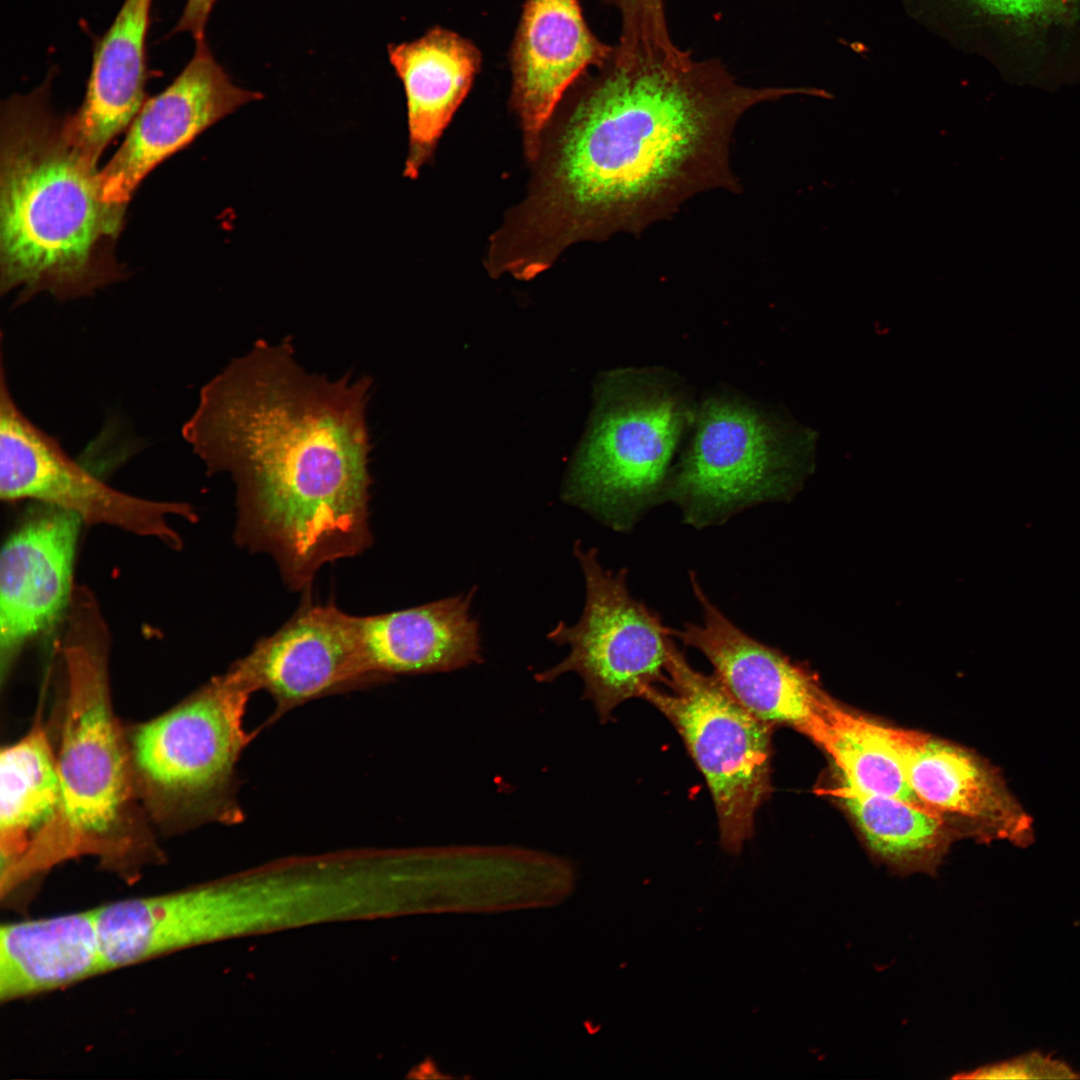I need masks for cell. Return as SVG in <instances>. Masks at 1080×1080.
Returning <instances> with one entry per match:
<instances>
[{
	"label": "cell",
	"instance_id": "cell-19",
	"mask_svg": "<svg viewBox=\"0 0 1080 1080\" xmlns=\"http://www.w3.org/2000/svg\"><path fill=\"white\" fill-rule=\"evenodd\" d=\"M474 593L475 588L417 607L360 616L373 672L384 681L481 663L479 623L470 614Z\"/></svg>",
	"mask_w": 1080,
	"mask_h": 1080
},
{
	"label": "cell",
	"instance_id": "cell-18",
	"mask_svg": "<svg viewBox=\"0 0 1080 1080\" xmlns=\"http://www.w3.org/2000/svg\"><path fill=\"white\" fill-rule=\"evenodd\" d=\"M152 0H124L93 48L86 92L65 119L73 142L93 162L131 122L146 101V36Z\"/></svg>",
	"mask_w": 1080,
	"mask_h": 1080
},
{
	"label": "cell",
	"instance_id": "cell-15",
	"mask_svg": "<svg viewBox=\"0 0 1080 1080\" xmlns=\"http://www.w3.org/2000/svg\"><path fill=\"white\" fill-rule=\"evenodd\" d=\"M692 592L700 622H687L673 637L699 651L725 689L750 713L771 725H787L810 738L825 699L811 675L776 649L735 625L708 597L696 573Z\"/></svg>",
	"mask_w": 1080,
	"mask_h": 1080
},
{
	"label": "cell",
	"instance_id": "cell-8",
	"mask_svg": "<svg viewBox=\"0 0 1080 1080\" xmlns=\"http://www.w3.org/2000/svg\"><path fill=\"white\" fill-rule=\"evenodd\" d=\"M666 681L641 697L673 725L703 775L714 803L720 844L738 853L754 833L755 814L771 794L772 726L743 707L716 675L691 666L673 641Z\"/></svg>",
	"mask_w": 1080,
	"mask_h": 1080
},
{
	"label": "cell",
	"instance_id": "cell-5",
	"mask_svg": "<svg viewBox=\"0 0 1080 1080\" xmlns=\"http://www.w3.org/2000/svg\"><path fill=\"white\" fill-rule=\"evenodd\" d=\"M697 405L691 387L670 369L628 367L605 373L564 497L616 531L631 529L665 502Z\"/></svg>",
	"mask_w": 1080,
	"mask_h": 1080
},
{
	"label": "cell",
	"instance_id": "cell-4",
	"mask_svg": "<svg viewBox=\"0 0 1080 1080\" xmlns=\"http://www.w3.org/2000/svg\"><path fill=\"white\" fill-rule=\"evenodd\" d=\"M50 79L1 106L0 292L65 301L122 280L114 256L127 207L106 203L97 163L52 111Z\"/></svg>",
	"mask_w": 1080,
	"mask_h": 1080
},
{
	"label": "cell",
	"instance_id": "cell-16",
	"mask_svg": "<svg viewBox=\"0 0 1080 1080\" xmlns=\"http://www.w3.org/2000/svg\"><path fill=\"white\" fill-rule=\"evenodd\" d=\"M612 52L591 33L578 0H526L513 48V100L531 157L566 89Z\"/></svg>",
	"mask_w": 1080,
	"mask_h": 1080
},
{
	"label": "cell",
	"instance_id": "cell-1",
	"mask_svg": "<svg viewBox=\"0 0 1080 1080\" xmlns=\"http://www.w3.org/2000/svg\"><path fill=\"white\" fill-rule=\"evenodd\" d=\"M578 100L519 222L520 254L544 268L566 245L641 233L693 195L739 191L732 132L751 107L807 87L744 86L674 43L620 41Z\"/></svg>",
	"mask_w": 1080,
	"mask_h": 1080
},
{
	"label": "cell",
	"instance_id": "cell-20",
	"mask_svg": "<svg viewBox=\"0 0 1080 1080\" xmlns=\"http://www.w3.org/2000/svg\"><path fill=\"white\" fill-rule=\"evenodd\" d=\"M388 57L407 99L409 150L404 175L413 178L468 93L481 57L469 41L442 28L390 45Z\"/></svg>",
	"mask_w": 1080,
	"mask_h": 1080
},
{
	"label": "cell",
	"instance_id": "cell-25",
	"mask_svg": "<svg viewBox=\"0 0 1080 1080\" xmlns=\"http://www.w3.org/2000/svg\"><path fill=\"white\" fill-rule=\"evenodd\" d=\"M956 1078L969 1079H1071L1078 1078L1066 1064L1052 1060L1039 1053H1029L1005 1062L982 1066L974 1071L959 1074Z\"/></svg>",
	"mask_w": 1080,
	"mask_h": 1080
},
{
	"label": "cell",
	"instance_id": "cell-17",
	"mask_svg": "<svg viewBox=\"0 0 1080 1080\" xmlns=\"http://www.w3.org/2000/svg\"><path fill=\"white\" fill-rule=\"evenodd\" d=\"M886 731L910 788L924 805L969 819L986 838L1021 847L1032 842L1031 817L993 769L928 736L893 728Z\"/></svg>",
	"mask_w": 1080,
	"mask_h": 1080
},
{
	"label": "cell",
	"instance_id": "cell-2",
	"mask_svg": "<svg viewBox=\"0 0 1080 1080\" xmlns=\"http://www.w3.org/2000/svg\"><path fill=\"white\" fill-rule=\"evenodd\" d=\"M371 386L308 372L290 337L261 339L201 388L182 426L207 473L235 485L236 543L271 556L293 591L372 543Z\"/></svg>",
	"mask_w": 1080,
	"mask_h": 1080
},
{
	"label": "cell",
	"instance_id": "cell-13",
	"mask_svg": "<svg viewBox=\"0 0 1080 1080\" xmlns=\"http://www.w3.org/2000/svg\"><path fill=\"white\" fill-rule=\"evenodd\" d=\"M229 669L251 693L272 696V720L316 698L381 681L366 656L360 616L310 600Z\"/></svg>",
	"mask_w": 1080,
	"mask_h": 1080
},
{
	"label": "cell",
	"instance_id": "cell-6",
	"mask_svg": "<svg viewBox=\"0 0 1080 1080\" xmlns=\"http://www.w3.org/2000/svg\"><path fill=\"white\" fill-rule=\"evenodd\" d=\"M815 432L782 408L728 389L698 400L665 502L695 528L791 496L813 464Z\"/></svg>",
	"mask_w": 1080,
	"mask_h": 1080
},
{
	"label": "cell",
	"instance_id": "cell-7",
	"mask_svg": "<svg viewBox=\"0 0 1080 1080\" xmlns=\"http://www.w3.org/2000/svg\"><path fill=\"white\" fill-rule=\"evenodd\" d=\"M251 691L228 668L167 712L125 728L137 790L166 832L242 816L236 764L253 737L244 727Z\"/></svg>",
	"mask_w": 1080,
	"mask_h": 1080
},
{
	"label": "cell",
	"instance_id": "cell-3",
	"mask_svg": "<svg viewBox=\"0 0 1080 1080\" xmlns=\"http://www.w3.org/2000/svg\"><path fill=\"white\" fill-rule=\"evenodd\" d=\"M61 630L55 647L64 682L60 805L20 860L0 874L1 897L9 901L70 859L93 857L132 882L163 858L137 790L126 730L113 711L111 634L92 591L76 593Z\"/></svg>",
	"mask_w": 1080,
	"mask_h": 1080
},
{
	"label": "cell",
	"instance_id": "cell-26",
	"mask_svg": "<svg viewBox=\"0 0 1080 1080\" xmlns=\"http://www.w3.org/2000/svg\"><path fill=\"white\" fill-rule=\"evenodd\" d=\"M623 19L622 34L658 36L668 32L664 0H614Z\"/></svg>",
	"mask_w": 1080,
	"mask_h": 1080
},
{
	"label": "cell",
	"instance_id": "cell-22",
	"mask_svg": "<svg viewBox=\"0 0 1080 1080\" xmlns=\"http://www.w3.org/2000/svg\"><path fill=\"white\" fill-rule=\"evenodd\" d=\"M59 805L57 754L40 710L30 730L0 752V874L20 860Z\"/></svg>",
	"mask_w": 1080,
	"mask_h": 1080
},
{
	"label": "cell",
	"instance_id": "cell-9",
	"mask_svg": "<svg viewBox=\"0 0 1080 1080\" xmlns=\"http://www.w3.org/2000/svg\"><path fill=\"white\" fill-rule=\"evenodd\" d=\"M574 553L586 587L584 609L573 626L560 622L548 638L568 644L570 652L556 666L536 674L538 682H551L566 672L577 673L601 722L611 720L623 702L666 681V664L673 642L671 630L627 586V570L605 569L594 548L577 542Z\"/></svg>",
	"mask_w": 1080,
	"mask_h": 1080
},
{
	"label": "cell",
	"instance_id": "cell-24",
	"mask_svg": "<svg viewBox=\"0 0 1080 1080\" xmlns=\"http://www.w3.org/2000/svg\"><path fill=\"white\" fill-rule=\"evenodd\" d=\"M831 793L843 800L871 850L890 865L902 869L934 865L944 840V822L937 811L846 785Z\"/></svg>",
	"mask_w": 1080,
	"mask_h": 1080
},
{
	"label": "cell",
	"instance_id": "cell-12",
	"mask_svg": "<svg viewBox=\"0 0 1080 1080\" xmlns=\"http://www.w3.org/2000/svg\"><path fill=\"white\" fill-rule=\"evenodd\" d=\"M0 555V683L22 653L62 627L75 588L74 567L84 523L73 513L32 503Z\"/></svg>",
	"mask_w": 1080,
	"mask_h": 1080
},
{
	"label": "cell",
	"instance_id": "cell-11",
	"mask_svg": "<svg viewBox=\"0 0 1080 1080\" xmlns=\"http://www.w3.org/2000/svg\"><path fill=\"white\" fill-rule=\"evenodd\" d=\"M906 13L1007 81L1041 88L1080 82V0H901Z\"/></svg>",
	"mask_w": 1080,
	"mask_h": 1080
},
{
	"label": "cell",
	"instance_id": "cell-23",
	"mask_svg": "<svg viewBox=\"0 0 1080 1080\" xmlns=\"http://www.w3.org/2000/svg\"><path fill=\"white\" fill-rule=\"evenodd\" d=\"M810 738L832 757L844 785L860 792L924 805L909 786L886 727L843 710L826 696Z\"/></svg>",
	"mask_w": 1080,
	"mask_h": 1080
},
{
	"label": "cell",
	"instance_id": "cell-21",
	"mask_svg": "<svg viewBox=\"0 0 1080 1080\" xmlns=\"http://www.w3.org/2000/svg\"><path fill=\"white\" fill-rule=\"evenodd\" d=\"M106 972L94 909L0 928L1 1002L51 992Z\"/></svg>",
	"mask_w": 1080,
	"mask_h": 1080
},
{
	"label": "cell",
	"instance_id": "cell-10",
	"mask_svg": "<svg viewBox=\"0 0 1080 1080\" xmlns=\"http://www.w3.org/2000/svg\"><path fill=\"white\" fill-rule=\"evenodd\" d=\"M0 372V497L8 503L51 505L78 516L84 525H104L153 538L173 550L184 546L171 520H197L183 501L135 496L107 484L85 462L33 423L15 402Z\"/></svg>",
	"mask_w": 1080,
	"mask_h": 1080
},
{
	"label": "cell",
	"instance_id": "cell-14",
	"mask_svg": "<svg viewBox=\"0 0 1080 1080\" xmlns=\"http://www.w3.org/2000/svg\"><path fill=\"white\" fill-rule=\"evenodd\" d=\"M263 94L236 85L213 56L205 38L179 75L146 99L114 156L99 170L103 200L127 207L142 180L223 118Z\"/></svg>",
	"mask_w": 1080,
	"mask_h": 1080
},
{
	"label": "cell",
	"instance_id": "cell-27",
	"mask_svg": "<svg viewBox=\"0 0 1080 1080\" xmlns=\"http://www.w3.org/2000/svg\"><path fill=\"white\" fill-rule=\"evenodd\" d=\"M216 0H187L173 33L188 32L194 40L205 38V29Z\"/></svg>",
	"mask_w": 1080,
	"mask_h": 1080
}]
</instances>
